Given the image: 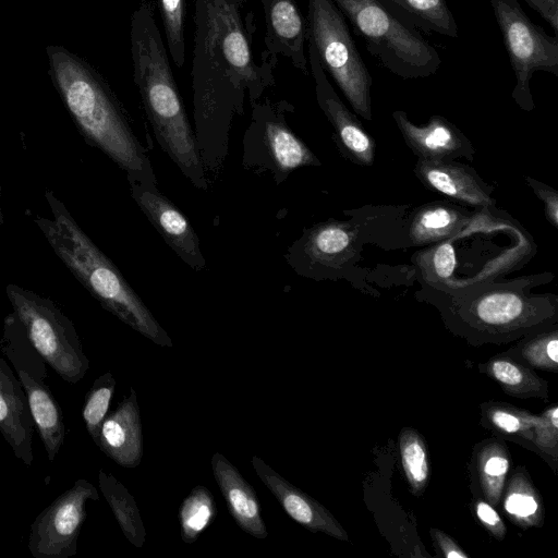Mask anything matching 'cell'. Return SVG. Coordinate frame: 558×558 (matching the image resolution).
<instances>
[{"instance_id":"obj_1","label":"cell","mask_w":558,"mask_h":558,"mask_svg":"<svg viewBox=\"0 0 558 558\" xmlns=\"http://www.w3.org/2000/svg\"><path fill=\"white\" fill-rule=\"evenodd\" d=\"M241 0H194L192 90L195 136L206 173L219 174L235 116L245 100L259 101L275 86L278 57L252 51L253 13L242 15Z\"/></svg>"},{"instance_id":"obj_35","label":"cell","mask_w":558,"mask_h":558,"mask_svg":"<svg viewBox=\"0 0 558 558\" xmlns=\"http://www.w3.org/2000/svg\"><path fill=\"white\" fill-rule=\"evenodd\" d=\"M526 359L538 367L556 368L558 363L557 332L543 335L524 348Z\"/></svg>"},{"instance_id":"obj_11","label":"cell","mask_w":558,"mask_h":558,"mask_svg":"<svg viewBox=\"0 0 558 558\" xmlns=\"http://www.w3.org/2000/svg\"><path fill=\"white\" fill-rule=\"evenodd\" d=\"M512 66V98L525 111L534 109L530 82L535 72L558 76V40L534 24L518 0H489Z\"/></svg>"},{"instance_id":"obj_8","label":"cell","mask_w":558,"mask_h":558,"mask_svg":"<svg viewBox=\"0 0 558 558\" xmlns=\"http://www.w3.org/2000/svg\"><path fill=\"white\" fill-rule=\"evenodd\" d=\"M5 294L29 342L46 364L68 384L83 379L89 360L71 319L52 300L17 284L9 283Z\"/></svg>"},{"instance_id":"obj_38","label":"cell","mask_w":558,"mask_h":558,"mask_svg":"<svg viewBox=\"0 0 558 558\" xmlns=\"http://www.w3.org/2000/svg\"><path fill=\"white\" fill-rule=\"evenodd\" d=\"M476 514L481 522L498 538H502L506 527L496 510L487 502L478 501L476 504Z\"/></svg>"},{"instance_id":"obj_26","label":"cell","mask_w":558,"mask_h":558,"mask_svg":"<svg viewBox=\"0 0 558 558\" xmlns=\"http://www.w3.org/2000/svg\"><path fill=\"white\" fill-rule=\"evenodd\" d=\"M412 259L427 289L448 291L451 288L457 264L452 239L428 245L416 252Z\"/></svg>"},{"instance_id":"obj_39","label":"cell","mask_w":558,"mask_h":558,"mask_svg":"<svg viewBox=\"0 0 558 558\" xmlns=\"http://www.w3.org/2000/svg\"><path fill=\"white\" fill-rule=\"evenodd\" d=\"M558 33V0H524Z\"/></svg>"},{"instance_id":"obj_6","label":"cell","mask_w":558,"mask_h":558,"mask_svg":"<svg viewBox=\"0 0 558 558\" xmlns=\"http://www.w3.org/2000/svg\"><path fill=\"white\" fill-rule=\"evenodd\" d=\"M539 279L541 276L497 282L488 279L439 292L446 294L448 308L471 326L488 331H518L556 315V295L529 292Z\"/></svg>"},{"instance_id":"obj_41","label":"cell","mask_w":558,"mask_h":558,"mask_svg":"<svg viewBox=\"0 0 558 558\" xmlns=\"http://www.w3.org/2000/svg\"><path fill=\"white\" fill-rule=\"evenodd\" d=\"M1 191H2V187L0 185V225L3 223V221H4L2 207H1Z\"/></svg>"},{"instance_id":"obj_15","label":"cell","mask_w":558,"mask_h":558,"mask_svg":"<svg viewBox=\"0 0 558 558\" xmlns=\"http://www.w3.org/2000/svg\"><path fill=\"white\" fill-rule=\"evenodd\" d=\"M131 196L168 246L193 270L206 268L199 239L183 213L157 185L130 184Z\"/></svg>"},{"instance_id":"obj_16","label":"cell","mask_w":558,"mask_h":558,"mask_svg":"<svg viewBox=\"0 0 558 558\" xmlns=\"http://www.w3.org/2000/svg\"><path fill=\"white\" fill-rule=\"evenodd\" d=\"M414 174L429 191L440 193L456 204L485 210L494 207V187L470 166L456 160L417 159Z\"/></svg>"},{"instance_id":"obj_4","label":"cell","mask_w":558,"mask_h":558,"mask_svg":"<svg viewBox=\"0 0 558 558\" xmlns=\"http://www.w3.org/2000/svg\"><path fill=\"white\" fill-rule=\"evenodd\" d=\"M52 218L37 216L35 225L52 251L100 305L154 343L172 348L166 330L118 267L82 230L53 191L46 190Z\"/></svg>"},{"instance_id":"obj_21","label":"cell","mask_w":558,"mask_h":558,"mask_svg":"<svg viewBox=\"0 0 558 558\" xmlns=\"http://www.w3.org/2000/svg\"><path fill=\"white\" fill-rule=\"evenodd\" d=\"M117 464L135 468L143 457V433L137 396L130 388L129 396L104 420L97 444Z\"/></svg>"},{"instance_id":"obj_23","label":"cell","mask_w":558,"mask_h":558,"mask_svg":"<svg viewBox=\"0 0 558 558\" xmlns=\"http://www.w3.org/2000/svg\"><path fill=\"white\" fill-rule=\"evenodd\" d=\"M472 220L473 215L456 203L424 204L410 215L407 240L411 246H424L450 240L461 233Z\"/></svg>"},{"instance_id":"obj_3","label":"cell","mask_w":558,"mask_h":558,"mask_svg":"<svg viewBox=\"0 0 558 558\" xmlns=\"http://www.w3.org/2000/svg\"><path fill=\"white\" fill-rule=\"evenodd\" d=\"M61 98L85 142L124 171L129 184L157 185L145 147L106 82L65 52H50Z\"/></svg>"},{"instance_id":"obj_32","label":"cell","mask_w":558,"mask_h":558,"mask_svg":"<svg viewBox=\"0 0 558 558\" xmlns=\"http://www.w3.org/2000/svg\"><path fill=\"white\" fill-rule=\"evenodd\" d=\"M505 510L522 525H533L541 521L538 498L523 476L513 477L505 500Z\"/></svg>"},{"instance_id":"obj_13","label":"cell","mask_w":558,"mask_h":558,"mask_svg":"<svg viewBox=\"0 0 558 558\" xmlns=\"http://www.w3.org/2000/svg\"><path fill=\"white\" fill-rule=\"evenodd\" d=\"M97 488L85 478L59 495L32 522L27 548L34 558H70L77 554L81 529L89 500H98Z\"/></svg>"},{"instance_id":"obj_19","label":"cell","mask_w":558,"mask_h":558,"mask_svg":"<svg viewBox=\"0 0 558 558\" xmlns=\"http://www.w3.org/2000/svg\"><path fill=\"white\" fill-rule=\"evenodd\" d=\"M252 465L291 519L312 532H323L348 541L343 527L323 505L292 485L257 456L252 458Z\"/></svg>"},{"instance_id":"obj_34","label":"cell","mask_w":558,"mask_h":558,"mask_svg":"<svg viewBox=\"0 0 558 558\" xmlns=\"http://www.w3.org/2000/svg\"><path fill=\"white\" fill-rule=\"evenodd\" d=\"M489 420L495 427L505 433L532 436L534 416L525 412L497 408L489 411Z\"/></svg>"},{"instance_id":"obj_31","label":"cell","mask_w":558,"mask_h":558,"mask_svg":"<svg viewBox=\"0 0 558 558\" xmlns=\"http://www.w3.org/2000/svg\"><path fill=\"white\" fill-rule=\"evenodd\" d=\"M185 2L186 0H157L170 57L178 68H182L185 61Z\"/></svg>"},{"instance_id":"obj_9","label":"cell","mask_w":558,"mask_h":558,"mask_svg":"<svg viewBox=\"0 0 558 558\" xmlns=\"http://www.w3.org/2000/svg\"><path fill=\"white\" fill-rule=\"evenodd\" d=\"M251 107V121L243 136L244 169L269 173L279 185L299 168L322 165L288 125L286 116L294 110L290 102L266 99Z\"/></svg>"},{"instance_id":"obj_7","label":"cell","mask_w":558,"mask_h":558,"mask_svg":"<svg viewBox=\"0 0 558 558\" xmlns=\"http://www.w3.org/2000/svg\"><path fill=\"white\" fill-rule=\"evenodd\" d=\"M307 40L353 111L372 120V76L351 36L344 15L332 0H307Z\"/></svg>"},{"instance_id":"obj_25","label":"cell","mask_w":558,"mask_h":558,"mask_svg":"<svg viewBox=\"0 0 558 558\" xmlns=\"http://www.w3.org/2000/svg\"><path fill=\"white\" fill-rule=\"evenodd\" d=\"M98 484L126 539L142 548L146 531L134 497L119 480L102 469L98 472Z\"/></svg>"},{"instance_id":"obj_20","label":"cell","mask_w":558,"mask_h":558,"mask_svg":"<svg viewBox=\"0 0 558 558\" xmlns=\"http://www.w3.org/2000/svg\"><path fill=\"white\" fill-rule=\"evenodd\" d=\"M34 421L25 391L3 357H0V433L14 456L32 465Z\"/></svg>"},{"instance_id":"obj_12","label":"cell","mask_w":558,"mask_h":558,"mask_svg":"<svg viewBox=\"0 0 558 558\" xmlns=\"http://www.w3.org/2000/svg\"><path fill=\"white\" fill-rule=\"evenodd\" d=\"M360 227L353 221L329 219L304 229L284 257L301 277L325 280L349 275L359 258Z\"/></svg>"},{"instance_id":"obj_5","label":"cell","mask_w":558,"mask_h":558,"mask_svg":"<svg viewBox=\"0 0 558 558\" xmlns=\"http://www.w3.org/2000/svg\"><path fill=\"white\" fill-rule=\"evenodd\" d=\"M384 68L403 78L435 74L438 51L420 32L379 0H332Z\"/></svg>"},{"instance_id":"obj_40","label":"cell","mask_w":558,"mask_h":558,"mask_svg":"<svg viewBox=\"0 0 558 558\" xmlns=\"http://www.w3.org/2000/svg\"><path fill=\"white\" fill-rule=\"evenodd\" d=\"M434 534L436 535V541L442 551V555L448 558H466L468 555L463 553V550L446 534L434 531Z\"/></svg>"},{"instance_id":"obj_17","label":"cell","mask_w":558,"mask_h":558,"mask_svg":"<svg viewBox=\"0 0 558 558\" xmlns=\"http://www.w3.org/2000/svg\"><path fill=\"white\" fill-rule=\"evenodd\" d=\"M392 118L407 144L418 159L472 161L475 149L470 140L449 120L434 114L425 124H414L402 110Z\"/></svg>"},{"instance_id":"obj_42","label":"cell","mask_w":558,"mask_h":558,"mask_svg":"<svg viewBox=\"0 0 558 558\" xmlns=\"http://www.w3.org/2000/svg\"><path fill=\"white\" fill-rule=\"evenodd\" d=\"M243 3L246 2V0H241Z\"/></svg>"},{"instance_id":"obj_33","label":"cell","mask_w":558,"mask_h":558,"mask_svg":"<svg viewBox=\"0 0 558 558\" xmlns=\"http://www.w3.org/2000/svg\"><path fill=\"white\" fill-rule=\"evenodd\" d=\"M490 374L508 390L514 392L532 390L539 380L526 368L510 360H494L489 364Z\"/></svg>"},{"instance_id":"obj_10","label":"cell","mask_w":558,"mask_h":558,"mask_svg":"<svg viewBox=\"0 0 558 558\" xmlns=\"http://www.w3.org/2000/svg\"><path fill=\"white\" fill-rule=\"evenodd\" d=\"M0 351L15 368L28 402L31 414L44 444L49 462L56 459L65 438L61 407L45 383V360L34 349L26 332L12 312L4 317Z\"/></svg>"},{"instance_id":"obj_18","label":"cell","mask_w":558,"mask_h":558,"mask_svg":"<svg viewBox=\"0 0 558 558\" xmlns=\"http://www.w3.org/2000/svg\"><path fill=\"white\" fill-rule=\"evenodd\" d=\"M260 3L266 27L265 50L287 58L296 70L308 75L307 25L296 0H260Z\"/></svg>"},{"instance_id":"obj_14","label":"cell","mask_w":558,"mask_h":558,"mask_svg":"<svg viewBox=\"0 0 558 558\" xmlns=\"http://www.w3.org/2000/svg\"><path fill=\"white\" fill-rule=\"evenodd\" d=\"M307 44L308 68L314 80L316 100L333 129V138L340 153L354 163L372 166L375 141L340 99L319 62L314 45L310 40Z\"/></svg>"},{"instance_id":"obj_2","label":"cell","mask_w":558,"mask_h":558,"mask_svg":"<svg viewBox=\"0 0 558 558\" xmlns=\"http://www.w3.org/2000/svg\"><path fill=\"white\" fill-rule=\"evenodd\" d=\"M130 39L134 83L159 146L195 187L207 191L208 178L195 132L149 0H142L134 10Z\"/></svg>"},{"instance_id":"obj_36","label":"cell","mask_w":558,"mask_h":558,"mask_svg":"<svg viewBox=\"0 0 558 558\" xmlns=\"http://www.w3.org/2000/svg\"><path fill=\"white\" fill-rule=\"evenodd\" d=\"M558 409H548L541 417L534 416L532 437L535 436L536 444L543 449L556 451L558 430Z\"/></svg>"},{"instance_id":"obj_22","label":"cell","mask_w":558,"mask_h":558,"mask_svg":"<svg viewBox=\"0 0 558 558\" xmlns=\"http://www.w3.org/2000/svg\"><path fill=\"white\" fill-rule=\"evenodd\" d=\"M210 463L216 483L235 523L245 533L256 538H266L268 532L254 488L221 453H214Z\"/></svg>"},{"instance_id":"obj_29","label":"cell","mask_w":558,"mask_h":558,"mask_svg":"<svg viewBox=\"0 0 558 558\" xmlns=\"http://www.w3.org/2000/svg\"><path fill=\"white\" fill-rule=\"evenodd\" d=\"M400 452L402 466L413 492L422 493L429 476L427 452L423 439L412 429L404 430L400 436Z\"/></svg>"},{"instance_id":"obj_30","label":"cell","mask_w":558,"mask_h":558,"mask_svg":"<svg viewBox=\"0 0 558 558\" xmlns=\"http://www.w3.org/2000/svg\"><path fill=\"white\" fill-rule=\"evenodd\" d=\"M509 460L502 447L490 445L485 447L478 458V473L481 485L486 498L498 502L504 488Z\"/></svg>"},{"instance_id":"obj_27","label":"cell","mask_w":558,"mask_h":558,"mask_svg":"<svg viewBox=\"0 0 558 558\" xmlns=\"http://www.w3.org/2000/svg\"><path fill=\"white\" fill-rule=\"evenodd\" d=\"M216 502L207 487L197 485L181 504L178 514L182 539L190 544L215 520Z\"/></svg>"},{"instance_id":"obj_37","label":"cell","mask_w":558,"mask_h":558,"mask_svg":"<svg viewBox=\"0 0 558 558\" xmlns=\"http://www.w3.org/2000/svg\"><path fill=\"white\" fill-rule=\"evenodd\" d=\"M526 183L534 191L535 195L543 201L545 205V216L549 223L558 228V193L551 186L537 181L534 178L524 177Z\"/></svg>"},{"instance_id":"obj_24","label":"cell","mask_w":558,"mask_h":558,"mask_svg":"<svg viewBox=\"0 0 558 558\" xmlns=\"http://www.w3.org/2000/svg\"><path fill=\"white\" fill-rule=\"evenodd\" d=\"M383 3L415 28L458 37V25L446 0H383Z\"/></svg>"},{"instance_id":"obj_28","label":"cell","mask_w":558,"mask_h":558,"mask_svg":"<svg viewBox=\"0 0 558 558\" xmlns=\"http://www.w3.org/2000/svg\"><path fill=\"white\" fill-rule=\"evenodd\" d=\"M116 385L114 377L110 372H107L94 380L84 399L82 417L89 436L96 445L99 441L101 424L108 415Z\"/></svg>"}]
</instances>
